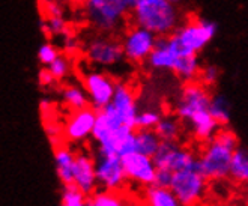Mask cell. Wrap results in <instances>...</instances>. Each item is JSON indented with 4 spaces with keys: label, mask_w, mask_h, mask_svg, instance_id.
I'll use <instances>...</instances> for the list:
<instances>
[{
    "label": "cell",
    "mask_w": 248,
    "mask_h": 206,
    "mask_svg": "<svg viewBox=\"0 0 248 206\" xmlns=\"http://www.w3.org/2000/svg\"><path fill=\"white\" fill-rule=\"evenodd\" d=\"M197 79L203 86L212 87V86L217 84L218 79H220V69H218L215 65H205V66L200 68Z\"/></svg>",
    "instance_id": "33"
},
{
    "label": "cell",
    "mask_w": 248,
    "mask_h": 206,
    "mask_svg": "<svg viewBox=\"0 0 248 206\" xmlns=\"http://www.w3.org/2000/svg\"><path fill=\"white\" fill-rule=\"evenodd\" d=\"M72 184L84 194H92L98 188L95 174V158L86 152L76 154L74 167H72Z\"/></svg>",
    "instance_id": "16"
},
{
    "label": "cell",
    "mask_w": 248,
    "mask_h": 206,
    "mask_svg": "<svg viewBox=\"0 0 248 206\" xmlns=\"http://www.w3.org/2000/svg\"><path fill=\"white\" fill-rule=\"evenodd\" d=\"M76 152L71 151L68 146H57L54 149V166L57 178L63 187L72 184V167H74Z\"/></svg>",
    "instance_id": "19"
},
{
    "label": "cell",
    "mask_w": 248,
    "mask_h": 206,
    "mask_svg": "<svg viewBox=\"0 0 248 206\" xmlns=\"http://www.w3.org/2000/svg\"><path fill=\"white\" fill-rule=\"evenodd\" d=\"M62 47L65 48L66 53H72V51H76L78 48V41H77V36L76 35H72L71 31L68 33H65L62 38Z\"/></svg>",
    "instance_id": "35"
},
{
    "label": "cell",
    "mask_w": 248,
    "mask_h": 206,
    "mask_svg": "<svg viewBox=\"0 0 248 206\" xmlns=\"http://www.w3.org/2000/svg\"><path fill=\"white\" fill-rule=\"evenodd\" d=\"M87 206H133L131 200L118 191L108 190H95L92 194L87 196Z\"/></svg>",
    "instance_id": "22"
},
{
    "label": "cell",
    "mask_w": 248,
    "mask_h": 206,
    "mask_svg": "<svg viewBox=\"0 0 248 206\" xmlns=\"http://www.w3.org/2000/svg\"><path fill=\"white\" fill-rule=\"evenodd\" d=\"M83 89L89 98V104L95 110L106 107L113 98L116 81L111 76L99 69H89L83 74Z\"/></svg>",
    "instance_id": "10"
},
{
    "label": "cell",
    "mask_w": 248,
    "mask_h": 206,
    "mask_svg": "<svg viewBox=\"0 0 248 206\" xmlns=\"http://www.w3.org/2000/svg\"><path fill=\"white\" fill-rule=\"evenodd\" d=\"M62 101L66 107H69L72 111L74 110H80L89 106V98H87V94L83 87L77 86V84H66L62 87L61 92Z\"/></svg>",
    "instance_id": "24"
},
{
    "label": "cell",
    "mask_w": 248,
    "mask_h": 206,
    "mask_svg": "<svg viewBox=\"0 0 248 206\" xmlns=\"http://www.w3.org/2000/svg\"><path fill=\"white\" fill-rule=\"evenodd\" d=\"M197 157L182 146L178 142H161L156 152L152 155V161L156 169H169L171 172L182 170L191 166Z\"/></svg>",
    "instance_id": "12"
},
{
    "label": "cell",
    "mask_w": 248,
    "mask_h": 206,
    "mask_svg": "<svg viewBox=\"0 0 248 206\" xmlns=\"http://www.w3.org/2000/svg\"><path fill=\"white\" fill-rule=\"evenodd\" d=\"M84 18L96 32L113 35L125 26L133 0H86Z\"/></svg>",
    "instance_id": "4"
},
{
    "label": "cell",
    "mask_w": 248,
    "mask_h": 206,
    "mask_svg": "<svg viewBox=\"0 0 248 206\" xmlns=\"http://www.w3.org/2000/svg\"><path fill=\"white\" fill-rule=\"evenodd\" d=\"M247 184H248V179H247Z\"/></svg>",
    "instance_id": "40"
},
{
    "label": "cell",
    "mask_w": 248,
    "mask_h": 206,
    "mask_svg": "<svg viewBox=\"0 0 248 206\" xmlns=\"http://www.w3.org/2000/svg\"><path fill=\"white\" fill-rule=\"evenodd\" d=\"M161 113L158 110H144L139 111L136 117V129H154L158 124Z\"/></svg>",
    "instance_id": "31"
},
{
    "label": "cell",
    "mask_w": 248,
    "mask_h": 206,
    "mask_svg": "<svg viewBox=\"0 0 248 206\" xmlns=\"http://www.w3.org/2000/svg\"><path fill=\"white\" fill-rule=\"evenodd\" d=\"M38 83H39V86L41 87H51L54 83H57L56 80H54V77L50 74V71L44 66L39 72H38Z\"/></svg>",
    "instance_id": "36"
},
{
    "label": "cell",
    "mask_w": 248,
    "mask_h": 206,
    "mask_svg": "<svg viewBox=\"0 0 248 206\" xmlns=\"http://www.w3.org/2000/svg\"><path fill=\"white\" fill-rule=\"evenodd\" d=\"M169 2H171V3H176V5H179L182 0H169Z\"/></svg>",
    "instance_id": "38"
},
{
    "label": "cell",
    "mask_w": 248,
    "mask_h": 206,
    "mask_svg": "<svg viewBox=\"0 0 248 206\" xmlns=\"http://www.w3.org/2000/svg\"><path fill=\"white\" fill-rule=\"evenodd\" d=\"M59 54H61L59 48H57L54 44H51L50 41H47V42H42L39 46L36 57H38V62L42 66H48Z\"/></svg>",
    "instance_id": "32"
},
{
    "label": "cell",
    "mask_w": 248,
    "mask_h": 206,
    "mask_svg": "<svg viewBox=\"0 0 248 206\" xmlns=\"http://www.w3.org/2000/svg\"><path fill=\"white\" fill-rule=\"evenodd\" d=\"M129 18L158 38L169 36L185 20L179 5L169 0H133Z\"/></svg>",
    "instance_id": "2"
},
{
    "label": "cell",
    "mask_w": 248,
    "mask_h": 206,
    "mask_svg": "<svg viewBox=\"0 0 248 206\" xmlns=\"http://www.w3.org/2000/svg\"><path fill=\"white\" fill-rule=\"evenodd\" d=\"M189 129H191V134L199 140V142H208L211 140L215 134L220 125L211 116L209 110H203L196 114H193L189 119L185 122Z\"/></svg>",
    "instance_id": "18"
},
{
    "label": "cell",
    "mask_w": 248,
    "mask_h": 206,
    "mask_svg": "<svg viewBox=\"0 0 248 206\" xmlns=\"http://www.w3.org/2000/svg\"><path fill=\"white\" fill-rule=\"evenodd\" d=\"M96 121V110L93 107H84L74 110L63 127V136L69 143H81L92 136V129Z\"/></svg>",
    "instance_id": "14"
},
{
    "label": "cell",
    "mask_w": 248,
    "mask_h": 206,
    "mask_svg": "<svg viewBox=\"0 0 248 206\" xmlns=\"http://www.w3.org/2000/svg\"><path fill=\"white\" fill-rule=\"evenodd\" d=\"M121 159H122L126 181L137 184L140 187H146V188L152 185L155 172H156L152 157H148V155L134 151V152L124 155Z\"/></svg>",
    "instance_id": "13"
},
{
    "label": "cell",
    "mask_w": 248,
    "mask_h": 206,
    "mask_svg": "<svg viewBox=\"0 0 248 206\" xmlns=\"http://www.w3.org/2000/svg\"><path fill=\"white\" fill-rule=\"evenodd\" d=\"M171 176H173V172L169 169H156L152 185L158 188H169L171 182Z\"/></svg>",
    "instance_id": "34"
},
{
    "label": "cell",
    "mask_w": 248,
    "mask_h": 206,
    "mask_svg": "<svg viewBox=\"0 0 248 206\" xmlns=\"http://www.w3.org/2000/svg\"><path fill=\"white\" fill-rule=\"evenodd\" d=\"M208 188V179L202 174L197 159L191 166L173 172L169 190L182 206H196L200 203Z\"/></svg>",
    "instance_id": "6"
},
{
    "label": "cell",
    "mask_w": 248,
    "mask_h": 206,
    "mask_svg": "<svg viewBox=\"0 0 248 206\" xmlns=\"http://www.w3.org/2000/svg\"><path fill=\"white\" fill-rule=\"evenodd\" d=\"M154 129L161 142H179L182 136V121L176 114H161Z\"/></svg>",
    "instance_id": "21"
},
{
    "label": "cell",
    "mask_w": 248,
    "mask_h": 206,
    "mask_svg": "<svg viewBox=\"0 0 248 206\" xmlns=\"http://www.w3.org/2000/svg\"><path fill=\"white\" fill-rule=\"evenodd\" d=\"M110 106L118 113V116L125 125L136 129V117L139 113V107L136 95L126 83H116Z\"/></svg>",
    "instance_id": "15"
},
{
    "label": "cell",
    "mask_w": 248,
    "mask_h": 206,
    "mask_svg": "<svg viewBox=\"0 0 248 206\" xmlns=\"http://www.w3.org/2000/svg\"><path fill=\"white\" fill-rule=\"evenodd\" d=\"M62 205L63 206H87V194L76 185H66L62 191Z\"/></svg>",
    "instance_id": "30"
},
{
    "label": "cell",
    "mask_w": 248,
    "mask_h": 206,
    "mask_svg": "<svg viewBox=\"0 0 248 206\" xmlns=\"http://www.w3.org/2000/svg\"><path fill=\"white\" fill-rule=\"evenodd\" d=\"M238 148V137L229 129H218L217 134L208 140L202 155L197 158V166L208 181H221L229 176L232 154Z\"/></svg>",
    "instance_id": "3"
},
{
    "label": "cell",
    "mask_w": 248,
    "mask_h": 206,
    "mask_svg": "<svg viewBox=\"0 0 248 206\" xmlns=\"http://www.w3.org/2000/svg\"><path fill=\"white\" fill-rule=\"evenodd\" d=\"M57 206H63V205H62V203H61V205H57Z\"/></svg>",
    "instance_id": "39"
},
{
    "label": "cell",
    "mask_w": 248,
    "mask_h": 206,
    "mask_svg": "<svg viewBox=\"0 0 248 206\" xmlns=\"http://www.w3.org/2000/svg\"><path fill=\"white\" fill-rule=\"evenodd\" d=\"M229 178L235 182H247L248 179V151L238 148L233 151L230 166H229Z\"/></svg>",
    "instance_id": "23"
},
{
    "label": "cell",
    "mask_w": 248,
    "mask_h": 206,
    "mask_svg": "<svg viewBox=\"0 0 248 206\" xmlns=\"http://www.w3.org/2000/svg\"><path fill=\"white\" fill-rule=\"evenodd\" d=\"M211 101V94L206 86H203L200 81H188L179 92L174 113L182 122H186L193 114L208 110Z\"/></svg>",
    "instance_id": "8"
},
{
    "label": "cell",
    "mask_w": 248,
    "mask_h": 206,
    "mask_svg": "<svg viewBox=\"0 0 248 206\" xmlns=\"http://www.w3.org/2000/svg\"><path fill=\"white\" fill-rule=\"evenodd\" d=\"M208 110L220 127L227 125L230 122V102L224 95L221 94L211 95Z\"/></svg>",
    "instance_id": "26"
},
{
    "label": "cell",
    "mask_w": 248,
    "mask_h": 206,
    "mask_svg": "<svg viewBox=\"0 0 248 206\" xmlns=\"http://www.w3.org/2000/svg\"><path fill=\"white\" fill-rule=\"evenodd\" d=\"M136 129L125 125L110 102L101 110H96V121L92 129V140L96 144V155L124 157L136 151Z\"/></svg>",
    "instance_id": "1"
},
{
    "label": "cell",
    "mask_w": 248,
    "mask_h": 206,
    "mask_svg": "<svg viewBox=\"0 0 248 206\" xmlns=\"http://www.w3.org/2000/svg\"><path fill=\"white\" fill-rule=\"evenodd\" d=\"M83 51L86 61L96 68H111L121 63L124 59L121 41L108 33L101 32L86 39Z\"/></svg>",
    "instance_id": "7"
},
{
    "label": "cell",
    "mask_w": 248,
    "mask_h": 206,
    "mask_svg": "<svg viewBox=\"0 0 248 206\" xmlns=\"http://www.w3.org/2000/svg\"><path fill=\"white\" fill-rule=\"evenodd\" d=\"M71 2L74 5H77V6H83V3L86 2V0H71Z\"/></svg>",
    "instance_id": "37"
},
{
    "label": "cell",
    "mask_w": 248,
    "mask_h": 206,
    "mask_svg": "<svg viewBox=\"0 0 248 206\" xmlns=\"http://www.w3.org/2000/svg\"><path fill=\"white\" fill-rule=\"evenodd\" d=\"M39 29L44 35L50 36V38H62L65 33L69 32V27H68L65 17H46V18H42Z\"/></svg>",
    "instance_id": "28"
},
{
    "label": "cell",
    "mask_w": 248,
    "mask_h": 206,
    "mask_svg": "<svg viewBox=\"0 0 248 206\" xmlns=\"http://www.w3.org/2000/svg\"><path fill=\"white\" fill-rule=\"evenodd\" d=\"M161 140L156 136L155 129H136L134 132V144H136V151L140 154H144L148 157H152Z\"/></svg>",
    "instance_id": "25"
},
{
    "label": "cell",
    "mask_w": 248,
    "mask_h": 206,
    "mask_svg": "<svg viewBox=\"0 0 248 206\" xmlns=\"http://www.w3.org/2000/svg\"><path fill=\"white\" fill-rule=\"evenodd\" d=\"M217 32V23L206 18H191L184 20L176 31L169 35V39L181 56L199 54L214 41Z\"/></svg>",
    "instance_id": "5"
},
{
    "label": "cell",
    "mask_w": 248,
    "mask_h": 206,
    "mask_svg": "<svg viewBox=\"0 0 248 206\" xmlns=\"http://www.w3.org/2000/svg\"><path fill=\"white\" fill-rule=\"evenodd\" d=\"M200 68H202V62L199 59V54H186L178 57L171 72L184 83H188L197 80Z\"/></svg>",
    "instance_id": "20"
},
{
    "label": "cell",
    "mask_w": 248,
    "mask_h": 206,
    "mask_svg": "<svg viewBox=\"0 0 248 206\" xmlns=\"http://www.w3.org/2000/svg\"><path fill=\"white\" fill-rule=\"evenodd\" d=\"M95 174L98 187L108 191H119L126 182L122 159L118 155H96Z\"/></svg>",
    "instance_id": "11"
},
{
    "label": "cell",
    "mask_w": 248,
    "mask_h": 206,
    "mask_svg": "<svg viewBox=\"0 0 248 206\" xmlns=\"http://www.w3.org/2000/svg\"><path fill=\"white\" fill-rule=\"evenodd\" d=\"M48 71H50V74L54 77L56 81H62L65 80L69 74H71V71H72V62H71V57L66 56V54H59L57 56L54 61L46 66Z\"/></svg>",
    "instance_id": "29"
},
{
    "label": "cell",
    "mask_w": 248,
    "mask_h": 206,
    "mask_svg": "<svg viewBox=\"0 0 248 206\" xmlns=\"http://www.w3.org/2000/svg\"><path fill=\"white\" fill-rule=\"evenodd\" d=\"M146 203L148 206H182L169 188L148 187L146 190Z\"/></svg>",
    "instance_id": "27"
},
{
    "label": "cell",
    "mask_w": 248,
    "mask_h": 206,
    "mask_svg": "<svg viewBox=\"0 0 248 206\" xmlns=\"http://www.w3.org/2000/svg\"><path fill=\"white\" fill-rule=\"evenodd\" d=\"M156 38L158 36H155L152 32L140 26H131L121 41L124 59L131 63H144L155 47Z\"/></svg>",
    "instance_id": "9"
},
{
    "label": "cell",
    "mask_w": 248,
    "mask_h": 206,
    "mask_svg": "<svg viewBox=\"0 0 248 206\" xmlns=\"http://www.w3.org/2000/svg\"><path fill=\"white\" fill-rule=\"evenodd\" d=\"M179 56L181 54L176 51V48H174L169 36H159V38H156L155 47L151 51V54L148 56V59H146L144 63L148 65L149 69H152L155 72H159V71L171 72Z\"/></svg>",
    "instance_id": "17"
}]
</instances>
